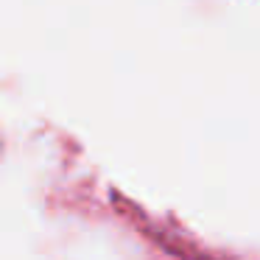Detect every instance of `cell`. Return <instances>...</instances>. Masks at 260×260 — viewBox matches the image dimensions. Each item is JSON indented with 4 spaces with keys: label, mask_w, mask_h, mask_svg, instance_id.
Here are the masks:
<instances>
[]
</instances>
